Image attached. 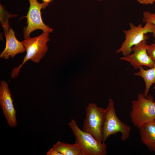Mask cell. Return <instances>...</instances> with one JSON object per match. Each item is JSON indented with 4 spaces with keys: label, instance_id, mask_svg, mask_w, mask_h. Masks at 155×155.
I'll return each mask as SVG.
<instances>
[{
    "label": "cell",
    "instance_id": "cell-17",
    "mask_svg": "<svg viewBox=\"0 0 155 155\" xmlns=\"http://www.w3.org/2000/svg\"><path fill=\"white\" fill-rule=\"evenodd\" d=\"M46 155H63L56 149L51 148L49 151H47L46 153Z\"/></svg>",
    "mask_w": 155,
    "mask_h": 155
},
{
    "label": "cell",
    "instance_id": "cell-14",
    "mask_svg": "<svg viewBox=\"0 0 155 155\" xmlns=\"http://www.w3.org/2000/svg\"><path fill=\"white\" fill-rule=\"evenodd\" d=\"M17 16L16 14L9 13L6 10L4 7L0 4V20L1 25L3 28L4 34L7 33L10 28L9 23V19L12 17Z\"/></svg>",
    "mask_w": 155,
    "mask_h": 155
},
{
    "label": "cell",
    "instance_id": "cell-7",
    "mask_svg": "<svg viewBox=\"0 0 155 155\" xmlns=\"http://www.w3.org/2000/svg\"><path fill=\"white\" fill-rule=\"evenodd\" d=\"M28 0L30 6L26 16L27 25L23 30L24 39L30 36V33L35 30H41L43 32L49 33L52 32V29L44 23L41 16V10L45 8L49 3H40L37 0Z\"/></svg>",
    "mask_w": 155,
    "mask_h": 155
},
{
    "label": "cell",
    "instance_id": "cell-12",
    "mask_svg": "<svg viewBox=\"0 0 155 155\" xmlns=\"http://www.w3.org/2000/svg\"><path fill=\"white\" fill-rule=\"evenodd\" d=\"M139 69V71L135 73L134 74L140 76L143 79L146 86L144 94L146 97L151 86L154 84L155 89V65L153 67L147 70L144 69L142 67H140Z\"/></svg>",
    "mask_w": 155,
    "mask_h": 155
},
{
    "label": "cell",
    "instance_id": "cell-13",
    "mask_svg": "<svg viewBox=\"0 0 155 155\" xmlns=\"http://www.w3.org/2000/svg\"><path fill=\"white\" fill-rule=\"evenodd\" d=\"M52 148L63 155H82L80 147L75 143L70 144L58 141L53 145Z\"/></svg>",
    "mask_w": 155,
    "mask_h": 155
},
{
    "label": "cell",
    "instance_id": "cell-4",
    "mask_svg": "<svg viewBox=\"0 0 155 155\" xmlns=\"http://www.w3.org/2000/svg\"><path fill=\"white\" fill-rule=\"evenodd\" d=\"M131 129L130 126L122 122L119 119L116 113L114 101L109 98L108 105L105 109L102 132V142H105L111 135L119 132L121 134V140L125 141L129 138Z\"/></svg>",
    "mask_w": 155,
    "mask_h": 155
},
{
    "label": "cell",
    "instance_id": "cell-15",
    "mask_svg": "<svg viewBox=\"0 0 155 155\" xmlns=\"http://www.w3.org/2000/svg\"><path fill=\"white\" fill-rule=\"evenodd\" d=\"M143 21L144 22H150L155 26V13H152L149 11H145L143 13ZM153 36L155 38V33L153 34Z\"/></svg>",
    "mask_w": 155,
    "mask_h": 155
},
{
    "label": "cell",
    "instance_id": "cell-9",
    "mask_svg": "<svg viewBox=\"0 0 155 155\" xmlns=\"http://www.w3.org/2000/svg\"><path fill=\"white\" fill-rule=\"evenodd\" d=\"M7 83L1 80L0 84V106L8 125L14 127L17 124L16 111Z\"/></svg>",
    "mask_w": 155,
    "mask_h": 155
},
{
    "label": "cell",
    "instance_id": "cell-6",
    "mask_svg": "<svg viewBox=\"0 0 155 155\" xmlns=\"http://www.w3.org/2000/svg\"><path fill=\"white\" fill-rule=\"evenodd\" d=\"M82 130L91 134L98 142H102V132L105 109L90 103L86 107Z\"/></svg>",
    "mask_w": 155,
    "mask_h": 155
},
{
    "label": "cell",
    "instance_id": "cell-19",
    "mask_svg": "<svg viewBox=\"0 0 155 155\" xmlns=\"http://www.w3.org/2000/svg\"><path fill=\"white\" fill-rule=\"evenodd\" d=\"M43 2H44L46 3H49L51 1H52V0H42Z\"/></svg>",
    "mask_w": 155,
    "mask_h": 155
},
{
    "label": "cell",
    "instance_id": "cell-5",
    "mask_svg": "<svg viewBox=\"0 0 155 155\" xmlns=\"http://www.w3.org/2000/svg\"><path fill=\"white\" fill-rule=\"evenodd\" d=\"M129 29L123 30L125 35V40L116 52L117 53H121L123 56L131 53V48L133 46L143 40L147 41L149 37L146 34L155 33V26L150 22H146L143 26L141 24L136 26L131 22L129 23Z\"/></svg>",
    "mask_w": 155,
    "mask_h": 155
},
{
    "label": "cell",
    "instance_id": "cell-3",
    "mask_svg": "<svg viewBox=\"0 0 155 155\" xmlns=\"http://www.w3.org/2000/svg\"><path fill=\"white\" fill-rule=\"evenodd\" d=\"M68 125L75 137V143L80 147L82 155L107 154L105 142H99L91 134L81 130L75 119H72Z\"/></svg>",
    "mask_w": 155,
    "mask_h": 155
},
{
    "label": "cell",
    "instance_id": "cell-11",
    "mask_svg": "<svg viewBox=\"0 0 155 155\" xmlns=\"http://www.w3.org/2000/svg\"><path fill=\"white\" fill-rule=\"evenodd\" d=\"M138 129L142 143L155 153V120L145 124Z\"/></svg>",
    "mask_w": 155,
    "mask_h": 155
},
{
    "label": "cell",
    "instance_id": "cell-20",
    "mask_svg": "<svg viewBox=\"0 0 155 155\" xmlns=\"http://www.w3.org/2000/svg\"><path fill=\"white\" fill-rule=\"evenodd\" d=\"M98 1H102V0H97Z\"/></svg>",
    "mask_w": 155,
    "mask_h": 155
},
{
    "label": "cell",
    "instance_id": "cell-1",
    "mask_svg": "<svg viewBox=\"0 0 155 155\" xmlns=\"http://www.w3.org/2000/svg\"><path fill=\"white\" fill-rule=\"evenodd\" d=\"M49 33L43 32L39 36L31 38L29 36L22 42L25 48L26 54L21 64L13 68L11 73V78H16L22 66L28 61L39 63L48 50L47 43L50 40Z\"/></svg>",
    "mask_w": 155,
    "mask_h": 155
},
{
    "label": "cell",
    "instance_id": "cell-10",
    "mask_svg": "<svg viewBox=\"0 0 155 155\" xmlns=\"http://www.w3.org/2000/svg\"><path fill=\"white\" fill-rule=\"evenodd\" d=\"M6 38V46L3 51L0 54V58L8 59L9 57L13 58L16 55L23 53L26 49L22 42L16 38L13 29L10 28L5 34Z\"/></svg>",
    "mask_w": 155,
    "mask_h": 155
},
{
    "label": "cell",
    "instance_id": "cell-16",
    "mask_svg": "<svg viewBox=\"0 0 155 155\" xmlns=\"http://www.w3.org/2000/svg\"><path fill=\"white\" fill-rule=\"evenodd\" d=\"M147 51L148 55L155 63V40L153 43L148 45Z\"/></svg>",
    "mask_w": 155,
    "mask_h": 155
},
{
    "label": "cell",
    "instance_id": "cell-18",
    "mask_svg": "<svg viewBox=\"0 0 155 155\" xmlns=\"http://www.w3.org/2000/svg\"><path fill=\"white\" fill-rule=\"evenodd\" d=\"M140 4L144 5L151 4L155 2V0H136Z\"/></svg>",
    "mask_w": 155,
    "mask_h": 155
},
{
    "label": "cell",
    "instance_id": "cell-2",
    "mask_svg": "<svg viewBox=\"0 0 155 155\" xmlns=\"http://www.w3.org/2000/svg\"><path fill=\"white\" fill-rule=\"evenodd\" d=\"M145 97L139 94L136 100L132 101L130 117L135 127L139 129L148 122L155 120V102L151 95Z\"/></svg>",
    "mask_w": 155,
    "mask_h": 155
},
{
    "label": "cell",
    "instance_id": "cell-8",
    "mask_svg": "<svg viewBox=\"0 0 155 155\" xmlns=\"http://www.w3.org/2000/svg\"><path fill=\"white\" fill-rule=\"evenodd\" d=\"M147 40H144L131 48L133 53L121 58L120 59L129 62L135 69L143 66L150 68L153 67L155 63L148 55L147 49L148 45Z\"/></svg>",
    "mask_w": 155,
    "mask_h": 155
}]
</instances>
